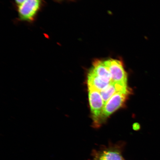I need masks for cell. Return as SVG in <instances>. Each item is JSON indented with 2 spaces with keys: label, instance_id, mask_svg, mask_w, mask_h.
I'll return each instance as SVG.
<instances>
[{
  "label": "cell",
  "instance_id": "obj_9",
  "mask_svg": "<svg viewBox=\"0 0 160 160\" xmlns=\"http://www.w3.org/2000/svg\"><path fill=\"white\" fill-rule=\"evenodd\" d=\"M133 128L135 131H138L140 128V126L139 123H136L133 125Z\"/></svg>",
  "mask_w": 160,
  "mask_h": 160
},
{
  "label": "cell",
  "instance_id": "obj_10",
  "mask_svg": "<svg viewBox=\"0 0 160 160\" xmlns=\"http://www.w3.org/2000/svg\"><path fill=\"white\" fill-rule=\"evenodd\" d=\"M26 1L27 0H15V2L18 5H21Z\"/></svg>",
  "mask_w": 160,
  "mask_h": 160
},
{
  "label": "cell",
  "instance_id": "obj_6",
  "mask_svg": "<svg viewBox=\"0 0 160 160\" xmlns=\"http://www.w3.org/2000/svg\"><path fill=\"white\" fill-rule=\"evenodd\" d=\"M131 90L128 85H124L112 82L106 88L100 91V92L105 104L115 93L120 92L128 91Z\"/></svg>",
  "mask_w": 160,
  "mask_h": 160
},
{
  "label": "cell",
  "instance_id": "obj_2",
  "mask_svg": "<svg viewBox=\"0 0 160 160\" xmlns=\"http://www.w3.org/2000/svg\"><path fill=\"white\" fill-rule=\"evenodd\" d=\"M125 144L119 142L103 146L98 150L92 152L91 160H123L122 155Z\"/></svg>",
  "mask_w": 160,
  "mask_h": 160
},
{
  "label": "cell",
  "instance_id": "obj_11",
  "mask_svg": "<svg viewBox=\"0 0 160 160\" xmlns=\"http://www.w3.org/2000/svg\"></svg>",
  "mask_w": 160,
  "mask_h": 160
},
{
  "label": "cell",
  "instance_id": "obj_1",
  "mask_svg": "<svg viewBox=\"0 0 160 160\" xmlns=\"http://www.w3.org/2000/svg\"><path fill=\"white\" fill-rule=\"evenodd\" d=\"M88 88L89 102L93 121V125L95 128L99 127L105 121L103 119V112L105 103L99 91L92 88Z\"/></svg>",
  "mask_w": 160,
  "mask_h": 160
},
{
  "label": "cell",
  "instance_id": "obj_12",
  "mask_svg": "<svg viewBox=\"0 0 160 160\" xmlns=\"http://www.w3.org/2000/svg\"></svg>",
  "mask_w": 160,
  "mask_h": 160
},
{
  "label": "cell",
  "instance_id": "obj_5",
  "mask_svg": "<svg viewBox=\"0 0 160 160\" xmlns=\"http://www.w3.org/2000/svg\"><path fill=\"white\" fill-rule=\"evenodd\" d=\"M41 0H27L19 5L18 12L22 21H32L41 7Z\"/></svg>",
  "mask_w": 160,
  "mask_h": 160
},
{
  "label": "cell",
  "instance_id": "obj_8",
  "mask_svg": "<svg viewBox=\"0 0 160 160\" xmlns=\"http://www.w3.org/2000/svg\"><path fill=\"white\" fill-rule=\"evenodd\" d=\"M110 83L103 81L92 70L90 69L87 77L88 87L92 88L100 92L106 88Z\"/></svg>",
  "mask_w": 160,
  "mask_h": 160
},
{
  "label": "cell",
  "instance_id": "obj_3",
  "mask_svg": "<svg viewBox=\"0 0 160 160\" xmlns=\"http://www.w3.org/2000/svg\"><path fill=\"white\" fill-rule=\"evenodd\" d=\"M103 61L111 73L112 82L128 85L127 73L122 62L115 59H109Z\"/></svg>",
  "mask_w": 160,
  "mask_h": 160
},
{
  "label": "cell",
  "instance_id": "obj_7",
  "mask_svg": "<svg viewBox=\"0 0 160 160\" xmlns=\"http://www.w3.org/2000/svg\"><path fill=\"white\" fill-rule=\"evenodd\" d=\"M96 74L104 82L111 83L112 78L111 73L106 67L103 61L96 60L93 63V67L91 68Z\"/></svg>",
  "mask_w": 160,
  "mask_h": 160
},
{
  "label": "cell",
  "instance_id": "obj_4",
  "mask_svg": "<svg viewBox=\"0 0 160 160\" xmlns=\"http://www.w3.org/2000/svg\"><path fill=\"white\" fill-rule=\"evenodd\" d=\"M131 92V90L128 91L118 92L114 95L107 102L103 110V116L104 121L124 105Z\"/></svg>",
  "mask_w": 160,
  "mask_h": 160
}]
</instances>
